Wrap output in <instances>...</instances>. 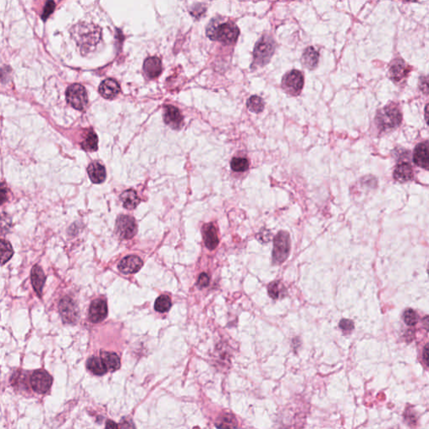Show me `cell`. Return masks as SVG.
<instances>
[{
    "label": "cell",
    "instance_id": "18",
    "mask_svg": "<svg viewBox=\"0 0 429 429\" xmlns=\"http://www.w3.org/2000/svg\"><path fill=\"white\" fill-rule=\"evenodd\" d=\"M144 70L148 78H156L162 72V62L156 56L148 57L145 60Z\"/></svg>",
    "mask_w": 429,
    "mask_h": 429
},
{
    "label": "cell",
    "instance_id": "29",
    "mask_svg": "<svg viewBox=\"0 0 429 429\" xmlns=\"http://www.w3.org/2000/svg\"><path fill=\"white\" fill-rule=\"evenodd\" d=\"M230 168L235 172H245L249 168L248 161L245 158L235 157L230 161Z\"/></svg>",
    "mask_w": 429,
    "mask_h": 429
},
{
    "label": "cell",
    "instance_id": "39",
    "mask_svg": "<svg viewBox=\"0 0 429 429\" xmlns=\"http://www.w3.org/2000/svg\"><path fill=\"white\" fill-rule=\"evenodd\" d=\"M422 357H424V362H426V364L429 366V343L424 347Z\"/></svg>",
    "mask_w": 429,
    "mask_h": 429
},
{
    "label": "cell",
    "instance_id": "35",
    "mask_svg": "<svg viewBox=\"0 0 429 429\" xmlns=\"http://www.w3.org/2000/svg\"><path fill=\"white\" fill-rule=\"evenodd\" d=\"M206 11V7L202 4H196L194 6H192L190 10V14L196 18H202V16H204V13Z\"/></svg>",
    "mask_w": 429,
    "mask_h": 429
},
{
    "label": "cell",
    "instance_id": "12",
    "mask_svg": "<svg viewBox=\"0 0 429 429\" xmlns=\"http://www.w3.org/2000/svg\"><path fill=\"white\" fill-rule=\"evenodd\" d=\"M108 316V305L105 300H96L92 302L89 308V318L92 323H99Z\"/></svg>",
    "mask_w": 429,
    "mask_h": 429
},
{
    "label": "cell",
    "instance_id": "30",
    "mask_svg": "<svg viewBox=\"0 0 429 429\" xmlns=\"http://www.w3.org/2000/svg\"><path fill=\"white\" fill-rule=\"evenodd\" d=\"M14 255V250L10 243L6 240L1 242V264H6Z\"/></svg>",
    "mask_w": 429,
    "mask_h": 429
},
{
    "label": "cell",
    "instance_id": "41",
    "mask_svg": "<svg viewBox=\"0 0 429 429\" xmlns=\"http://www.w3.org/2000/svg\"><path fill=\"white\" fill-rule=\"evenodd\" d=\"M118 424H115L114 422L111 421V420H109V421L106 422V428H118Z\"/></svg>",
    "mask_w": 429,
    "mask_h": 429
},
{
    "label": "cell",
    "instance_id": "23",
    "mask_svg": "<svg viewBox=\"0 0 429 429\" xmlns=\"http://www.w3.org/2000/svg\"><path fill=\"white\" fill-rule=\"evenodd\" d=\"M120 200L124 207L128 210L134 209L140 202L137 193L132 190H128L124 192L120 196Z\"/></svg>",
    "mask_w": 429,
    "mask_h": 429
},
{
    "label": "cell",
    "instance_id": "14",
    "mask_svg": "<svg viewBox=\"0 0 429 429\" xmlns=\"http://www.w3.org/2000/svg\"><path fill=\"white\" fill-rule=\"evenodd\" d=\"M414 161L416 166L429 170V142L416 145L414 150Z\"/></svg>",
    "mask_w": 429,
    "mask_h": 429
},
{
    "label": "cell",
    "instance_id": "21",
    "mask_svg": "<svg viewBox=\"0 0 429 429\" xmlns=\"http://www.w3.org/2000/svg\"><path fill=\"white\" fill-rule=\"evenodd\" d=\"M302 64L308 70H314L318 66V53L313 46L305 50L302 56Z\"/></svg>",
    "mask_w": 429,
    "mask_h": 429
},
{
    "label": "cell",
    "instance_id": "10",
    "mask_svg": "<svg viewBox=\"0 0 429 429\" xmlns=\"http://www.w3.org/2000/svg\"><path fill=\"white\" fill-rule=\"evenodd\" d=\"M411 68L406 65L404 60H393L389 68L390 78L394 82H400L408 76Z\"/></svg>",
    "mask_w": 429,
    "mask_h": 429
},
{
    "label": "cell",
    "instance_id": "24",
    "mask_svg": "<svg viewBox=\"0 0 429 429\" xmlns=\"http://www.w3.org/2000/svg\"><path fill=\"white\" fill-rule=\"evenodd\" d=\"M88 370L98 376L104 375L108 370L102 359L98 357H92L88 360Z\"/></svg>",
    "mask_w": 429,
    "mask_h": 429
},
{
    "label": "cell",
    "instance_id": "15",
    "mask_svg": "<svg viewBox=\"0 0 429 429\" xmlns=\"http://www.w3.org/2000/svg\"><path fill=\"white\" fill-rule=\"evenodd\" d=\"M142 266V261L138 256L131 255L121 260L118 264L119 271L122 274H135Z\"/></svg>",
    "mask_w": 429,
    "mask_h": 429
},
{
    "label": "cell",
    "instance_id": "7",
    "mask_svg": "<svg viewBox=\"0 0 429 429\" xmlns=\"http://www.w3.org/2000/svg\"><path fill=\"white\" fill-rule=\"evenodd\" d=\"M304 76L302 73L297 70H292L284 76L282 88L290 95L298 96L304 86Z\"/></svg>",
    "mask_w": 429,
    "mask_h": 429
},
{
    "label": "cell",
    "instance_id": "26",
    "mask_svg": "<svg viewBox=\"0 0 429 429\" xmlns=\"http://www.w3.org/2000/svg\"><path fill=\"white\" fill-rule=\"evenodd\" d=\"M171 305L172 302H171L170 298L168 297V295H161L154 302V310L160 313H164L170 310Z\"/></svg>",
    "mask_w": 429,
    "mask_h": 429
},
{
    "label": "cell",
    "instance_id": "4",
    "mask_svg": "<svg viewBox=\"0 0 429 429\" xmlns=\"http://www.w3.org/2000/svg\"><path fill=\"white\" fill-rule=\"evenodd\" d=\"M290 238L287 232L281 230L274 238L272 259L275 264H281L290 255Z\"/></svg>",
    "mask_w": 429,
    "mask_h": 429
},
{
    "label": "cell",
    "instance_id": "5",
    "mask_svg": "<svg viewBox=\"0 0 429 429\" xmlns=\"http://www.w3.org/2000/svg\"><path fill=\"white\" fill-rule=\"evenodd\" d=\"M376 122L382 130H392L401 124L402 114L394 106H386L378 112Z\"/></svg>",
    "mask_w": 429,
    "mask_h": 429
},
{
    "label": "cell",
    "instance_id": "2",
    "mask_svg": "<svg viewBox=\"0 0 429 429\" xmlns=\"http://www.w3.org/2000/svg\"><path fill=\"white\" fill-rule=\"evenodd\" d=\"M240 30L232 21H222L219 18L212 20L207 26L206 36L210 40L225 44H235Z\"/></svg>",
    "mask_w": 429,
    "mask_h": 429
},
{
    "label": "cell",
    "instance_id": "8",
    "mask_svg": "<svg viewBox=\"0 0 429 429\" xmlns=\"http://www.w3.org/2000/svg\"><path fill=\"white\" fill-rule=\"evenodd\" d=\"M118 235L124 239H131L137 233V225L134 218L128 216H120L116 223Z\"/></svg>",
    "mask_w": 429,
    "mask_h": 429
},
{
    "label": "cell",
    "instance_id": "13",
    "mask_svg": "<svg viewBox=\"0 0 429 429\" xmlns=\"http://www.w3.org/2000/svg\"><path fill=\"white\" fill-rule=\"evenodd\" d=\"M164 120L166 124L173 130H180L183 125V116L177 108L174 106H166L164 112Z\"/></svg>",
    "mask_w": 429,
    "mask_h": 429
},
{
    "label": "cell",
    "instance_id": "19",
    "mask_svg": "<svg viewBox=\"0 0 429 429\" xmlns=\"http://www.w3.org/2000/svg\"><path fill=\"white\" fill-rule=\"evenodd\" d=\"M88 176L90 180L95 184H101L106 180V170L99 162H94L88 166Z\"/></svg>",
    "mask_w": 429,
    "mask_h": 429
},
{
    "label": "cell",
    "instance_id": "25",
    "mask_svg": "<svg viewBox=\"0 0 429 429\" xmlns=\"http://www.w3.org/2000/svg\"><path fill=\"white\" fill-rule=\"evenodd\" d=\"M101 358L106 364L108 370H118L121 366V362L119 359L118 356L112 352H102L101 353Z\"/></svg>",
    "mask_w": 429,
    "mask_h": 429
},
{
    "label": "cell",
    "instance_id": "1",
    "mask_svg": "<svg viewBox=\"0 0 429 429\" xmlns=\"http://www.w3.org/2000/svg\"><path fill=\"white\" fill-rule=\"evenodd\" d=\"M70 34L82 56L94 52L102 40V28L94 24H76L70 28Z\"/></svg>",
    "mask_w": 429,
    "mask_h": 429
},
{
    "label": "cell",
    "instance_id": "9",
    "mask_svg": "<svg viewBox=\"0 0 429 429\" xmlns=\"http://www.w3.org/2000/svg\"><path fill=\"white\" fill-rule=\"evenodd\" d=\"M30 385L37 393H46L52 385V378L46 370H36L30 376Z\"/></svg>",
    "mask_w": 429,
    "mask_h": 429
},
{
    "label": "cell",
    "instance_id": "3",
    "mask_svg": "<svg viewBox=\"0 0 429 429\" xmlns=\"http://www.w3.org/2000/svg\"><path fill=\"white\" fill-rule=\"evenodd\" d=\"M275 50V42L271 36L264 34L256 42L254 50L252 68H262L270 62Z\"/></svg>",
    "mask_w": 429,
    "mask_h": 429
},
{
    "label": "cell",
    "instance_id": "43",
    "mask_svg": "<svg viewBox=\"0 0 429 429\" xmlns=\"http://www.w3.org/2000/svg\"><path fill=\"white\" fill-rule=\"evenodd\" d=\"M404 1H406V2H416V0H404Z\"/></svg>",
    "mask_w": 429,
    "mask_h": 429
},
{
    "label": "cell",
    "instance_id": "38",
    "mask_svg": "<svg viewBox=\"0 0 429 429\" xmlns=\"http://www.w3.org/2000/svg\"><path fill=\"white\" fill-rule=\"evenodd\" d=\"M210 278L206 274H202L199 276L197 284L199 285V287L204 288L207 287L209 285Z\"/></svg>",
    "mask_w": 429,
    "mask_h": 429
},
{
    "label": "cell",
    "instance_id": "34",
    "mask_svg": "<svg viewBox=\"0 0 429 429\" xmlns=\"http://www.w3.org/2000/svg\"><path fill=\"white\" fill-rule=\"evenodd\" d=\"M56 8V3L53 0H48L46 4H44L43 13L42 14V18L43 20H46L47 18H49L50 16H52V14L54 12Z\"/></svg>",
    "mask_w": 429,
    "mask_h": 429
},
{
    "label": "cell",
    "instance_id": "20",
    "mask_svg": "<svg viewBox=\"0 0 429 429\" xmlns=\"http://www.w3.org/2000/svg\"><path fill=\"white\" fill-rule=\"evenodd\" d=\"M32 282L34 291L40 297L42 296V290L46 282V275L40 266L38 265L33 266L32 270Z\"/></svg>",
    "mask_w": 429,
    "mask_h": 429
},
{
    "label": "cell",
    "instance_id": "22",
    "mask_svg": "<svg viewBox=\"0 0 429 429\" xmlns=\"http://www.w3.org/2000/svg\"><path fill=\"white\" fill-rule=\"evenodd\" d=\"M393 176L395 180L399 182H406V181L411 180L414 177V171L410 164H399L396 167Z\"/></svg>",
    "mask_w": 429,
    "mask_h": 429
},
{
    "label": "cell",
    "instance_id": "36",
    "mask_svg": "<svg viewBox=\"0 0 429 429\" xmlns=\"http://www.w3.org/2000/svg\"><path fill=\"white\" fill-rule=\"evenodd\" d=\"M419 88L426 95H429V76H421L419 79Z\"/></svg>",
    "mask_w": 429,
    "mask_h": 429
},
{
    "label": "cell",
    "instance_id": "16",
    "mask_svg": "<svg viewBox=\"0 0 429 429\" xmlns=\"http://www.w3.org/2000/svg\"><path fill=\"white\" fill-rule=\"evenodd\" d=\"M202 234L204 238V245L210 250L216 248L219 244L218 232L212 223L206 224L202 228Z\"/></svg>",
    "mask_w": 429,
    "mask_h": 429
},
{
    "label": "cell",
    "instance_id": "17",
    "mask_svg": "<svg viewBox=\"0 0 429 429\" xmlns=\"http://www.w3.org/2000/svg\"><path fill=\"white\" fill-rule=\"evenodd\" d=\"M120 86L114 79L108 78L104 80L99 86V92L104 98L112 99L116 98L120 92Z\"/></svg>",
    "mask_w": 429,
    "mask_h": 429
},
{
    "label": "cell",
    "instance_id": "11",
    "mask_svg": "<svg viewBox=\"0 0 429 429\" xmlns=\"http://www.w3.org/2000/svg\"><path fill=\"white\" fill-rule=\"evenodd\" d=\"M60 313L66 323H74L78 318V307L72 300L66 297L60 302Z\"/></svg>",
    "mask_w": 429,
    "mask_h": 429
},
{
    "label": "cell",
    "instance_id": "42",
    "mask_svg": "<svg viewBox=\"0 0 429 429\" xmlns=\"http://www.w3.org/2000/svg\"><path fill=\"white\" fill-rule=\"evenodd\" d=\"M425 119H426V124L429 125V104H428L425 108Z\"/></svg>",
    "mask_w": 429,
    "mask_h": 429
},
{
    "label": "cell",
    "instance_id": "27",
    "mask_svg": "<svg viewBox=\"0 0 429 429\" xmlns=\"http://www.w3.org/2000/svg\"><path fill=\"white\" fill-rule=\"evenodd\" d=\"M98 138L96 134L94 132H90L86 138V140L83 141L82 146L83 150L89 151V152H94V151H96L98 150Z\"/></svg>",
    "mask_w": 429,
    "mask_h": 429
},
{
    "label": "cell",
    "instance_id": "28",
    "mask_svg": "<svg viewBox=\"0 0 429 429\" xmlns=\"http://www.w3.org/2000/svg\"><path fill=\"white\" fill-rule=\"evenodd\" d=\"M246 105H248L249 110L252 112H255V114H258V112L264 111V100L260 96H252L248 100Z\"/></svg>",
    "mask_w": 429,
    "mask_h": 429
},
{
    "label": "cell",
    "instance_id": "32",
    "mask_svg": "<svg viewBox=\"0 0 429 429\" xmlns=\"http://www.w3.org/2000/svg\"><path fill=\"white\" fill-rule=\"evenodd\" d=\"M284 290V288L281 282H278V281L272 282L268 286L269 296L274 300H278V298H280V295Z\"/></svg>",
    "mask_w": 429,
    "mask_h": 429
},
{
    "label": "cell",
    "instance_id": "31",
    "mask_svg": "<svg viewBox=\"0 0 429 429\" xmlns=\"http://www.w3.org/2000/svg\"><path fill=\"white\" fill-rule=\"evenodd\" d=\"M216 426L218 428H236L238 424L236 422L233 415L225 414L218 420V422L216 424Z\"/></svg>",
    "mask_w": 429,
    "mask_h": 429
},
{
    "label": "cell",
    "instance_id": "33",
    "mask_svg": "<svg viewBox=\"0 0 429 429\" xmlns=\"http://www.w3.org/2000/svg\"><path fill=\"white\" fill-rule=\"evenodd\" d=\"M404 320L408 326H415L418 323V314L414 310L408 308L404 312Z\"/></svg>",
    "mask_w": 429,
    "mask_h": 429
},
{
    "label": "cell",
    "instance_id": "37",
    "mask_svg": "<svg viewBox=\"0 0 429 429\" xmlns=\"http://www.w3.org/2000/svg\"><path fill=\"white\" fill-rule=\"evenodd\" d=\"M340 328L344 331H352L354 328V323L353 321L350 320H342L340 322Z\"/></svg>",
    "mask_w": 429,
    "mask_h": 429
},
{
    "label": "cell",
    "instance_id": "40",
    "mask_svg": "<svg viewBox=\"0 0 429 429\" xmlns=\"http://www.w3.org/2000/svg\"><path fill=\"white\" fill-rule=\"evenodd\" d=\"M422 327H424V330L429 331V316H425L422 318Z\"/></svg>",
    "mask_w": 429,
    "mask_h": 429
},
{
    "label": "cell",
    "instance_id": "6",
    "mask_svg": "<svg viewBox=\"0 0 429 429\" xmlns=\"http://www.w3.org/2000/svg\"><path fill=\"white\" fill-rule=\"evenodd\" d=\"M66 101L76 110H83L88 105V94L85 88L80 84H73L66 90Z\"/></svg>",
    "mask_w": 429,
    "mask_h": 429
}]
</instances>
